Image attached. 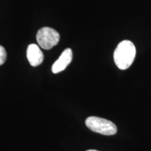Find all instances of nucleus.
I'll return each mask as SVG.
<instances>
[{"instance_id":"1","label":"nucleus","mask_w":151,"mask_h":151,"mask_svg":"<svg viewBox=\"0 0 151 151\" xmlns=\"http://www.w3.org/2000/svg\"><path fill=\"white\" fill-rule=\"evenodd\" d=\"M136 56V47L132 41H122L118 45L113 54L114 62L121 70H125L132 65Z\"/></svg>"},{"instance_id":"2","label":"nucleus","mask_w":151,"mask_h":151,"mask_svg":"<svg viewBox=\"0 0 151 151\" xmlns=\"http://www.w3.org/2000/svg\"><path fill=\"white\" fill-rule=\"evenodd\" d=\"M86 124L91 131L102 135H114L117 132V127L113 122L99 117H88L86 120Z\"/></svg>"},{"instance_id":"3","label":"nucleus","mask_w":151,"mask_h":151,"mask_svg":"<svg viewBox=\"0 0 151 151\" xmlns=\"http://www.w3.org/2000/svg\"><path fill=\"white\" fill-rule=\"evenodd\" d=\"M60 34L51 27H42L37 34V41L39 46L45 50H50L59 43Z\"/></svg>"},{"instance_id":"4","label":"nucleus","mask_w":151,"mask_h":151,"mask_svg":"<svg viewBox=\"0 0 151 151\" xmlns=\"http://www.w3.org/2000/svg\"><path fill=\"white\" fill-rule=\"evenodd\" d=\"M73 58V52L71 48H67L62 52L60 58L52 65V71L54 73H58L62 71L71 63Z\"/></svg>"},{"instance_id":"5","label":"nucleus","mask_w":151,"mask_h":151,"mask_svg":"<svg viewBox=\"0 0 151 151\" xmlns=\"http://www.w3.org/2000/svg\"><path fill=\"white\" fill-rule=\"evenodd\" d=\"M27 58L30 65L37 67L40 65L43 61V54L40 48L37 44H30L27 50Z\"/></svg>"},{"instance_id":"6","label":"nucleus","mask_w":151,"mask_h":151,"mask_svg":"<svg viewBox=\"0 0 151 151\" xmlns=\"http://www.w3.org/2000/svg\"><path fill=\"white\" fill-rule=\"evenodd\" d=\"M6 60V52L3 46H0V66L2 65Z\"/></svg>"},{"instance_id":"7","label":"nucleus","mask_w":151,"mask_h":151,"mask_svg":"<svg viewBox=\"0 0 151 151\" xmlns=\"http://www.w3.org/2000/svg\"><path fill=\"white\" fill-rule=\"evenodd\" d=\"M86 151H99V150H86Z\"/></svg>"}]
</instances>
